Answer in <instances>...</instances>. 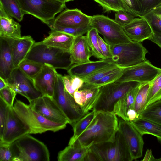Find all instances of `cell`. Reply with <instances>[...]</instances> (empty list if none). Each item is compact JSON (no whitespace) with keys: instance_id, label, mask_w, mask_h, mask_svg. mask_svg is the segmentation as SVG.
Returning <instances> with one entry per match:
<instances>
[{"instance_id":"cell-1","label":"cell","mask_w":161,"mask_h":161,"mask_svg":"<svg viewBox=\"0 0 161 161\" xmlns=\"http://www.w3.org/2000/svg\"><path fill=\"white\" fill-rule=\"evenodd\" d=\"M118 131V119L113 111H95L91 123L74 143L83 147H90L114 142Z\"/></svg>"},{"instance_id":"cell-2","label":"cell","mask_w":161,"mask_h":161,"mask_svg":"<svg viewBox=\"0 0 161 161\" xmlns=\"http://www.w3.org/2000/svg\"><path fill=\"white\" fill-rule=\"evenodd\" d=\"M133 160L122 135L118 131L114 142L94 145L89 148L84 161H132Z\"/></svg>"},{"instance_id":"cell-3","label":"cell","mask_w":161,"mask_h":161,"mask_svg":"<svg viewBox=\"0 0 161 161\" xmlns=\"http://www.w3.org/2000/svg\"><path fill=\"white\" fill-rule=\"evenodd\" d=\"M12 161H49L50 153L42 142L28 134L10 144Z\"/></svg>"},{"instance_id":"cell-4","label":"cell","mask_w":161,"mask_h":161,"mask_svg":"<svg viewBox=\"0 0 161 161\" xmlns=\"http://www.w3.org/2000/svg\"><path fill=\"white\" fill-rule=\"evenodd\" d=\"M25 59L42 64H47L56 69L67 70L72 65L70 52L47 45L41 41L34 43Z\"/></svg>"},{"instance_id":"cell-5","label":"cell","mask_w":161,"mask_h":161,"mask_svg":"<svg viewBox=\"0 0 161 161\" xmlns=\"http://www.w3.org/2000/svg\"><path fill=\"white\" fill-rule=\"evenodd\" d=\"M14 107L22 120L28 126L30 134H41L47 131L55 132L65 128L67 124L50 121L34 110L30 104L16 100Z\"/></svg>"},{"instance_id":"cell-6","label":"cell","mask_w":161,"mask_h":161,"mask_svg":"<svg viewBox=\"0 0 161 161\" xmlns=\"http://www.w3.org/2000/svg\"><path fill=\"white\" fill-rule=\"evenodd\" d=\"M24 13L31 14L48 26L55 15L66 7V3L57 0H18Z\"/></svg>"},{"instance_id":"cell-7","label":"cell","mask_w":161,"mask_h":161,"mask_svg":"<svg viewBox=\"0 0 161 161\" xmlns=\"http://www.w3.org/2000/svg\"><path fill=\"white\" fill-rule=\"evenodd\" d=\"M111 49L112 57L108 59L122 68L134 66L145 61L146 54L148 52L142 43L134 42L116 45L111 47Z\"/></svg>"},{"instance_id":"cell-8","label":"cell","mask_w":161,"mask_h":161,"mask_svg":"<svg viewBox=\"0 0 161 161\" xmlns=\"http://www.w3.org/2000/svg\"><path fill=\"white\" fill-rule=\"evenodd\" d=\"M141 84L136 81L114 82L99 87V95L92 110L113 111L119 100L130 90Z\"/></svg>"},{"instance_id":"cell-9","label":"cell","mask_w":161,"mask_h":161,"mask_svg":"<svg viewBox=\"0 0 161 161\" xmlns=\"http://www.w3.org/2000/svg\"><path fill=\"white\" fill-rule=\"evenodd\" d=\"M90 26L95 28L111 47L132 42L126 35L122 26L103 15L92 16Z\"/></svg>"},{"instance_id":"cell-10","label":"cell","mask_w":161,"mask_h":161,"mask_svg":"<svg viewBox=\"0 0 161 161\" xmlns=\"http://www.w3.org/2000/svg\"><path fill=\"white\" fill-rule=\"evenodd\" d=\"M62 77L61 75L58 73L53 97L72 126L85 114L73 96L65 89Z\"/></svg>"},{"instance_id":"cell-11","label":"cell","mask_w":161,"mask_h":161,"mask_svg":"<svg viewBox=\"0 0 161 161\" xmlns=\"http://www.w3.org/2000/svg\"><path fill=\"white\" fill-rule=\"evenodd\" d=\"M30 133L28 126L22 120L14 106H8L6 119L0 142L10 144L20 137Z\"/></svg>"},{"instance_id":"cell-12","label":"cell","mask_w":161,"mask_h":161,"mask_svg":"<svg viewBox=\"0 0 161 161\" xmlns=\"http://www.w3.org/2000/svg\"><path fill=\"white\" fill-rule=\"evenodd\" d=\"M160 72L161 68L153 66L146 59L137 65L124 68L122 75L115 82H151Z\"/></svg>"},{"instance_id":"cell-13","label":"cell","mask_w":161,"mask_h":161,"mask_svg":"<svg viewBox=\"0 0 161 161\" xmlns=\"http://www.w3.org/2000/svg\"><path fill=\"white\" fill-rule=\"evenodd\" d=\"M32 108L46 119L67 124L69 121L53 97L42 95L29 102Z\"/></svg>"},{"instance_id":"cell-14","label":"cell","mask_w":161,"mask_h":161,"mask_svg":"<svg viewBox=\"0 0 161 161\" xmlns=\"http://www.w3.org/2000/svg\"><path fill=\"white\" fill-rule=\"evenodd\" d=\"M6 80L17 93L25 97L29 102L42 96L36 88L33 79L26 75L18 67L14 69Z\"/></svg>"},{"instance_id":"cell-15","label":"cell","mask_w":161,"mask_h":161,"mask_svg":"<svg viewBox=\"0 0 161 161\" xmlns=\"http://www.w3.org/2000/svg\"><path fill=\"white\" fill-rule=\"evenodd\" d=\"M118 131L124 137L133 160L142 157L144 145L143 136L130 122L122 119H118Z\"/></svg>"},{"instance_id":"cell-16","label":"cell","mask_w":161,"mask_h":161,"mask_svg":"<svg viewBox=\"0 0 161 161\" xmlns=\"http://www.w3.org/2000/svg\"><path fill=\"white\" fill-rule=\"evenodd\" d=\"M92 16L87 15L77 9L66 8L48 26L51 25L78 28L90 26Z\"/></svg>"},{"instance_id":"cell-17","label":"cell","mask_w":161,"mask_h":161,"mask_svg":"<svg viewBox=\"0 0 161 161\" xmlns=\"http://www.w3.org/2000/svg\"><path fill=\"white\" fill-rule=\"evenodd\" d=\"M56 69L50 65L44 64L32 79L36 88L42 95L53 97L58 73Z\"/></svg>"},{"instance_id":"cell-18","label":"cell","mask_w":161,"mask_h":161,"mask_svg":"<svg viewBox=\"0 0 161 161\" xmlns=\"http://www.w3.org/2000/svg\"><path fill=\"white\" fill-rule=\"evenodd\" d=\"M122 28L126 35L132 42L142 43L148 40L153 34L149 24L142 17H135Z\"/></svg>"},{"instance_id":"cell-19","label":"cell","mask_w":161,"mask_h":161,"mask_svg":"<svg viewBox=\"0 0 161 161\" xmlns=\"http://www.w3.org/2000/svg\"><path fill=\"white\" fill-rule=\"evenodd\" d=\"M99 88L88 86L83 84L79 90H76L73 96L84 114L92 110L99 95Z\"/></svg>"},{"instance_id":"cell-20","label":"cell","mask_w":161,"mask_h":161,"mask_svg":"<svg viewBox=\"0 0 161 161\" xmlns=\"http://www.w3.org/2000/svg\"><path fill=\"white\" fill-rule=\"evenodd\" d=\"M0 77L6 80L15 68L11 37H0Z\"/></svg>"},{"instance_id":"cell-21","label":"cell","mask_w":161,"mask_h":161,"mask_svg":"<svg viewBox=\"0 0 161 161\" xmlns=\"http://www.w3.org/2000/svg\"><path fill=\"white\" fill-rule=\"evenodd\" d=\"M72 65L79 64L90 61L92 56L86 36L75 37L70 51Z\"/></svg>"},{"instance_id":"cell-22","label":"cell","mask_w":161,"mask_h":161,"mask_svg":"<svg viewBox=\"0 0 161 161\" xmlns=\"http://www.w3.org/2000/svg\"><path fill=\"white\" fill-rule=\"evenodd\" d=\"M11 39L13 64L16 68L25 59L35 41L29 35L18 38L11 37Z\"/></svg>"},{"instance_id":"cell-23","label":"cell","mask_w":161,"mask_h":161,"mask_svg":"<svg viewBox=\"0 0 161 161\" xmlns=\"http://www.w3.org/2000/svg\"><path fill=\"white\" fill-rule=\"evenodd\" d=\"M112 63L108 59L96 61H90L79 64H74L67 70L68 74L71 76L83 78L92 74L98 70Z\"/></svg>"},{"instance_id":"cell-24","label":"cell","mask_w":161,"mask_h":161,"mask_svg":"<svg viewBox=\"0 0 161 161\" xmlns=\"http://www.w3.org/2000/svg\"><path fill=\"white\" fill-rule=\"evenodd\" d=\"M21 27L0 4V37L20 38Z\"/></svg>"},{"instance_id":"cell-25","label":"cell","mask_w":161,"mask_h":161,"mask_svg":"<svg viewBox=\"0 0 161 161\" xmlns=\"http://www.w3.org/2000/svg\"><path fill=\"white\" fill-rule=\"evenodd\" d=\"M75 38L67 33L51 29L49 36L41 42L47 45L70 52Z\"/></svg>"},{"instance_id":"cell-26","label":"cell","mask_w":161,"mask_h":161,"mask_svg":"<svg viewBox=\"0 0 161 161\" xmlns=\"http://www.w3.org/2000/svg\"><path fill=\"white\" fill-rule=\"evenodd\" d=\"M140 85L130 90L116 102L114 106L113 112L117 116L124 120L127 121L128 110L134 108L136 97Z\"/></svg>"},{"instance_id":"cell-27","label":"cell","mask_w":161,"mask_h":161,"mask_svg":"<svg viewBox=\"0 0 161 161\" xmlns=\"http://www.w3.org/2000/svg\"><path fill=\"white\" fill-rule=\"evenodd\" d=\"M90 147H83L74 143L68 145L59 151L57 158L58 161H84Z\"/></svg>"},{"instance_id":"cell-28","label":"cell","mask_w":161,"mask_h":161,"mask_svg":"<svg viewBox=\"0 0 161 161\" xmlns=\"http://www.w3.org/2000/svg\"><path fill=\"white\" fill-rule=\"evenodd\" d=\"M130 122L142 136L147 134L152 135L161 142V125L141 118Z\"/></svg>"},{"instance_id":"cell-29","label":"cell","mask_w":161,"mask_h":161,"mask_svg":"<svg viewBox=\"0 0 161 161\" xmlns=\"http://www.w3.org/2000/svg\"><path fill=\"white\" fill-rule=\"evenodd\" d=\"M141 118L161 125V99L149 105L139 114Z\"/></svg>"},{"instance_id":"cell-30","label":"cell","mask_w":161,"mask_h":161,"mask_svg":"<svg viewBox=\"0 0 161 161\" xmlns=\"http://www.w3.org/2000/svg\"><path fill=\"white\" fill-rule=\"evenodd\" d=\"M95 111L92 110L85 114L72 126L73 134L68 145L73 144L86 129L93 119Z\"/></svg>"},{"instance_id":"cell-31","label":"cell","mask_w":161,"mask_h":161,"mask_svg":"<svg viewBox=\"0 0 161 161\" xmlns=\"http://www.w3.org/2000/svg\"><path fill=\"white\" fill-rule=\"evenodd\" d=\"M160 99H161V72L151 82L144 106V109L149 105Z\"/></svg>"},{"instance_id":"cell-32","label":"cell","mask_w":161,"mask_h":161,"mask_svg":"<svg viewBox=\"0 0 161 161\" xmlns=\"http://www.w3.org/2000/svg\"><path fill=\"white\" fill-rule=\"evenodd\" d=\"M0 4L12 17L20 22L25 14L22 11L18 0H0Z\"/></svg>"},{"instance_id":"cell-33","label":"cell","mask_w":161,"mask_h":161,"mask_svg":"<svg viewBox=\"0 0 161 161\" xmlns=\"http://www.w3.org/2000/svg\"><path fill=\"white\" fill-rule=\"evenodd\" d=\"M98 33L97 30L91 27L86 33V36L88 44L92 56L99 59H106L103 54L99 45L97 36Z\"/></svg>"},{"instance_id":"cell-34","label":"cell","mask_w":161,"mask_h":161,"mask_svg":"<svg viewBox=\"0 0 161 161\" xmlns=\"http://www.w3.org/2000/svg\"><path fill=\"white\" fill-rule=\"evenodd\" d=\"M94 0L102 8L104 12L125 11L131 13L126 4L122 0Z\"/></svg>"},{"instance_id":"cell-35","label":"cell","mask_w":161,"mask_h":161,"mask_svg":"<svg viewBox=\"0 0 161 161\" xmlns=\"http://www.w3.org/2000/svg\"><path fill=\"white\" fill-rule=\"evenodd\" d=\"M151 82L141 84L140 86L136 97L134 107V108L139 115L144 109Z\"/></svg>"},{"instance_id":"cell-36","label":"cell","mask_w":161,"mask_h":161,"mask_svg":"<svg viewBox=\"0 0 161 161\" xmlns=\"http://www.w3.org/2000/svg\"><path fill=\"white\" fill-rule=\"evenodd\" d=\"M43 65L33 61L25 59L18 67L26 75L33 79L41 71Z\"/></svg>"},{"instance_id":"cell-37","label":"cell","mask_w":161,"mask_h":161,"mask_svg":"<svg viewBox=\"0 0 161 161\" xmlns=\"http://www.w3.org/2000/svg\"><path fill=\"white\" fill-rule=\"evenodd\" d=\"M124 68L119 67L97 81L91 84L84 83L88 86L99 88L103 86L115 82L122 75Z\"/></svg>"},{"instance_id":"cell-38","label":"cell","mask_w":161,"mask_h":161,"mask_svg":"<svg viewBox=\"0 0 161 161\" xmlns=\"http://www.w3.org/2000/svg\"><path fill=\"white\" fill-rule=\"evenodd\" d=\"M119 67L112 63L109 65L98 70L90 75L82 79L84 80V83L91 84L98 80L108 74L113 72Z\"/></svg>"},{"instance_id":"cell-39","label":"cell","mask_w":161,"mask_h":161,"mask_svg":"<svg viewBox=\"0 0 161 161\" xmlns=\"http://www.w3.org/2000/svg\"><path fill=\"white\" fill-rule=\"evenodd\" d=\"M51 29L64 32L71 35L74 37L83 35L86 33L91 28L90 26L83 27L74 28L63 27L58 25H51L49 26Z\"/></svg>"},{"instance_id":"cell-40","label":"cell","mask_w":161,"mask_h":161,"mask_svg":"<svg viewBox=\"0 0 161 161\" xmlns=\"http://www.w3.org/2000/svg\"><path fill=\"white\" fill-rule=\"evenodd\" d=\"M143 17L149 24L153 34H161V18L151 11Z\"/></svg>"},{"instance_id":"cell-41","label":"cell","mask_w":161,"mask_h":161,"mask_svg":"<svg viewBox=\"0 0 161 161\" xmlns=\"http://www.w3.org/2000/svg\"><path fill=\"white\" fill-rule=\"evenodd\" d=\"M137 1L141 17L161 5V0H137Z\"/></svg>"},{"instance_id":"cell-42","label":"cell","mask_w":161,"mask_h":161,"mask_svg":"<svg viewBox=\"0 0 161 161\" xmlns=\"http://www.w3.org/2000/svg\"><path fill=\"white\" fill-rule=\"evenodd\" d=\"M17 94L9 86L0 90V97L9 106H14V102Z\"/></svg>"},{"instance_id":"cell-43","label":"cell","mask_w":161,"mask_h":161,"mask_svg":"<svg viewBox=\"0 0 161 161\" xmlns=\"http://www.w3.org/2000/svg\"><path fill=\"white\" fill-rule=\"evenodd\" d=\"M136 17L131 13L125 11L115 12L114 20L123 26L131 22Z\"/></svg>"},{"instance_id":"cell-44","label":"cell","mask_w":161,"mask_h":161,"mask_svg":"<svg viewBox=\"0 0 161 161\" xmlns=\"http://www.w3.org/2000/svg\"><path fill=\"white\" fill-rule=\"evenodd\" d=\"M10 144L0 142V161H12Z\"/></svg>"},{"instance_id":"cell-45","label":"cell","mask_w":161,"mask_h":161,"mask_svg":"<svg viewBox=\"0 0 161 161\" xmlns=\"http://www.w3.org/2000/svg\"><path fill=\"white\" fill-rule=\"evenodd\" d=\"M98 41L100 50L105 59H110L112 57L111 46L108 44L98 34Z\"/></svg>"},{"instance_id":"cell-46","label":"cell","mask_w":161,"mask_h":161,"mask_svg":"<svg viewBox=\"0 0 161 161\" xmlns=\"http://www.w3.org/2000/svg\"><path fill=\"white\" fill-rule=\"evenodd\" d=\"M8 105L0 97V138L2 136L6 119Z\"/></svg>"},{"instance_id":"cell-47","label":"cell","mask_w":161,"mask_h":161,"mask_svg":"<svg viewBox=\"0 0 161 161\" xmlns=\"http://www.w3.org/2000/svg\"><path fill=\"white\" fill-rule=\"evenodd\" d=\"M124 0L132 14L136 17H141L137 0Z\"/></svg>"},{"instance_id":"cell-48","label":"cell","mask_w":161,"mask_h":161,"mask_svg":"<svg viewBox=\"0 0 161 161\" xmlns=\"http://www.w3.org/2000/svg\"><path fill=\"white\" fill-rule=\"evenodd\" d=\"M62 80L66 90L73 96L75 92L72 89L71 84V76L68 75H62Z\"/></svg>"},{"instance_id":"cell-49","label":"cell","mask_w":161,"mask_h":161,"mask_svg":"<svg viewBox=\"0 0 161 161\" xmlns=\"http://www.w3.org/2000/svg\"><path fill=\"white\" fill-rule=\"evenodd\" d=\"M72 88L75 92L76 90L80 89L82 86L84 81L80 78L75 76H71Z\"/></svg>"},{"instance_id":"cell-50","label":"cell","mask_w":161,"mask_h":161,"mask_svg":"<svg viewBox=\"0 0 161 161\" xmlns=\"http://www.w3.org/2000/svg\"><path fill=\"white\" fill-rule=\"evenodd\" d=\"M127 121L131 122L134 121L139 118V115L134 108L129 109L127 114Z\"/></svg>"},{"instance_id":"cell-51","label":"cell","mask_w":161,"mask_h":161,"mask_svg":"<svg viewBox=\"0 0 161 161\" xmlns=\"http://www.w3.org/2000/svg\"><path fill=\"white\" fill-rule=\"evenodd\" d=\"M148 40L157 44L161 48V34H153Z\"/></svg>"},{"instance_id":"cell-52","label":"cell","mask_w":161,"mask_h":161,"mask_svg":"<svg viewBox=\"0 0 161 161\" xmlns=\"http://www.w3.org/2000/svg\"><path fill=\"white\" fill-rule=\"evenodd\" d=\"M156 158L152 155L151 150L147 149L144 157L142 160L144 161H156Z\"/></svg>"},{"instance_id":"cell-53","label":"cell","mask_w":161,"mask_h":161,"mask_svg":"<svg viewBox=\"0 0 161 161\" xmlns=\"http://www.w3.org/2000/svg\"><path fill=\"white\" fill-rule=\"evenodd\" d=\"M9 86L6 80L0 77V90Z\"/></svg>"},{"instance_id":"cell-54","label":"cell","mask_w":161,"mask_h":161,"mask_svg":"<svg viewBox=\"0 0 161 161\" xmlns=\"http://www.w3.org/2000/svg\"><path fill=\"white\" fill-rule=\"evenodd\" d=\"M152 11L161 18V5L154 8Z\"/></svg>"},{"instance_id":"cell-55","label":"cell","mask_w":161,"mask_h":161,"mask_svg":"<svg viewBox=\"0 0 161 161\" xmlns=\"http://www.w3.org/2000/svg\"><path fill=\"white\" fill-rule=\"evenodd\" d=\"M57 0L59 1H60L61 2H65V3L67 2V0Z\"/></svg>"},{"instance_id":"cell-56","label":"cell","mask_w":161,"mask_h":161,"mask_svg":"<svg viewBox=\"0 0 161 161\" xmlns=\"http://www.w3.org/2000/svg\"><path fill=\"white\" fill-rule=\"evenodd\" d=\"M156 161H161V158H159V159H156Z\"/></svg>"},{"instance_id":"cell-57","label":"cell","mask_w":161,"mask_h":161,"mask_svg":"<svg viewBox=\"0 0 161 161\" xmlns=\"http://www.w3.org/2000/svg\"><path fill=\"white\" fill-rule=\"evenodd\" d=\"M74 0H67V2H68L71 1H73Z\"/></svg>"},{"instance_id":"cell-58","label":"cell","mask_w":161,"mask_h":161,"mask_svg":"<svg viewBox=\"0 0 161 161\" xmlns=\"http://www.w3.org/2000/svg\"><path fill=\"white\" fill-rule=\"evenodd\" d=\"M124 3H125L124 0H122Z\"/></svg>"}]
</instances>
